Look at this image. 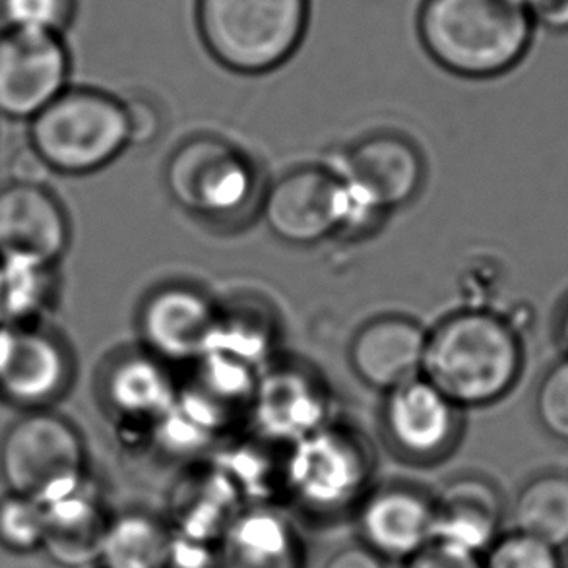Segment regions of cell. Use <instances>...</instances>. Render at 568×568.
Returning <instances> with one entry per match:
<instances>
[{
	"label": "cell",
	"mask_w": 568,
	"mask_h": 568,
	"mask_svg": "<svg viewBox=\"0 0 568 568\" xmlns=\"http://www.w3.org/2000/svg\"><path fill=\"white\" fill-rule=\"evenodd\" d=\"M523 367L515 326L487 308H462L427 331L422 377L464 412L505 398Z\"/></svg>",
	"instance_id": "obj_1"
},
{
	"label": "cell",
	"mask_w": 568,
	"mask_h": 568,
	"mask_svg": "<svg viewBox=\"0 0 568 568\" xmlns=\"http://www.w3.org/2000/svg\"><path fill=\"white\" fill-rule=\"evenodd\" d=\"M415 26L430 61L468 80L516 69L536 31L523 0H422Z\"/></svg>",
	"instance_id": "obj_2"
},
{
	"label": "cell",
	"mask_w": 568,
	"mask_h": 568,
	"mask_svg": "<svg viewBox=\"0 0 568 568\" xmlns=\"http://www.w3.org/2000/svg\"><path fill=\"white\" fill-rule=\"evenodd\" d=\"M194 22L207 54L235 74L261 77L300 51L311 0H194Z\"/></svg>",
	"instance_id": "obj_3"
},
{
	"label": "cell",
	"mask_w": 568,
	"mask_h": 568,
	"mask_svg": "<svg viewBox=\"0 0 568 568\" xmlns=\"http://www.w3.org/2000/svg\"><path fill=\"white\" fill-rule=\"evenodd\" d=\"M28 142L47 170L92 175L131 146L126 101L100 88L70 85L28 123Z\"/></svg>",
	"instance_id": "obj_4"
},
{
	"label": "cell",
	"mask_w": 568,
	"mask_h": 568,
	"mask_svg": "<svg viewBox=\"0 0 568 568\" xmlns=\"http://www.w3.org/2000/svg\"><path fill=\"white\" fill-rule=\"evenodd\" d=\"M84 438L53 409L23 412L0 440V476L12 495L53 505L84 487Z\"/></svg>",
	"instance_id": "obj_5"
},
{
	"label": "cell",
	"mask_w": 568,
	"mask_h": 568,
	"mask_svg": "<svg viewBox=\"0 0 568 568\" xmlns=\"http://www.w3.org/2000/svg\"><path fill=\"white\" fill-rule=\"evenodd\" d=\"M375 456L357 430L328 422L287 446L285 491L316 515L359 505L371 491Z\"/></svg>",
	"instance_id": "obj_6"
},
{
	"label": "cell",
	"mask_w": 568,
	"mask_h": 568,
	"mask_svg": "<svg viewBox=\"0 0 568 568\" xmlns=\"http://www.w3.org/2000/svg\"><path fill=\"white\" fill-rule=\"evenodd\" d=\"M165 186L185 212L223 225L245 217L258 200V171L241 148L202 134L173 150Z\"/></svg>",
	"instance_id": "obj_7"
},
{
	"label": "cell",
	"mask_w": 568,
	"mask_h": 568,
	"mask_svg": "<svg viewBox=\"0 0 568 568\" xmlns=\"http://www.w3.org/2000/svg\"><path fill=\"white\" fill-rule=\"evenodd\" d=\"M74 373L72 349L49 324H0V399L10 406L51 409Z\"/></svg>",
	"instance_id": "obj_8"
},
{
	"label": "cell",
	"mask_w": 568,
	"mask_h": 568,
	"mask_svg": "<svg viewBox=\"0 0 568 568\" xmlns=\"http://www.w3.org/2000/svg\"><path fill=\"white\" fill-rule=\"evenodd\" d=\"M261 214L272 235L287 245H316L346 233V185L331 168H295L270 185Z\"/></svg>",
	"instance_id": "obj_9"
},
{
	"label": "cell",
	"mask_w": 568,
	"mask_h": 568,
	"mask_svg": "<svg viewBox=\"0 0 568 568\" xmlns=\"http://www.w3.org/2000/svg\"><path fill=\"white\" fill-rule=\"evenodd\" d=\"M381 430L399 460L430 466L446 460L460 445L464 409L427 378L417 377L384 394Z\"/></svg>",
	"instance_id": "obj_10"
},
{
	"label": "cell",
	"mask_w": 568,
	"mask_h": 568,
	"mask_svg": "<svg viewBox=\"0 0 568 568\" xmlns=\"http://www.w3.org/2000/svg\"><path fill=\"white\" fill-rule=\"evenodd\" d=\"M72 77L67 36L0 28V116L30 123Z\"/></svg>",
	"instance_id": "obj_11"
},
{
	"label": "cell",
	"mask_w": 568,
	"mask_h": 568,
	"mask_svg": "<svg viewBox=\"0 0 568 568\" xmlns=\"http://www.w3.org/2000/svg\"><path fill=\"white\" fill-rule=\"evenodd\" d=\"M70 239V217L54 192L26 179L0 186L2 266L57 268Z\"/></svg>",
	"instance_id": "obj_12"
},
{
	"label": "cell",
	"mask_w": 568,
	"mask_h": 568,
	"mask_svg": "<svg viewBox=\"0 0 568 568\" xmlns=\"http://www.w3.org/2000/svg\"><path fill=\"white\" fill-rule=\"evenodd\" d=\"M217 318L220 307L196 285H158L142 300L136 316L142 349L170 367L200 362Z\"/></svg>",
	"instance_id": "obj_13"
},
{
	"label": "cell",
	"mask_w": 568,
	"mask_h": 568,
	"mask_svg": "<svg viewBox=\"0 0 568 568\" xmlns=\"http://www.w3.org/2000/svg\"><path fill=\"white\" fill-rule=\"evenodd\" d=\"M331 170L386 215L417 199L427 173L419 148L394 132L357 140Z\"/></svg>",
	"instance_id": "obj_14"
},
{
	"label": "cell",
	"mask_w": 568,
	"mask_h": 568,
	"mask_svg": "<svg viewBox=\"0 0 568 568\" xmlns=\"http://www.w3.org/2000/svg\"><path fill=\"white\" fill-rule=\"evenodd\" d=\"M357 530L384 561H407L435 538V495L412 484L371 489L357 505Z\"/></svg>",
	"instance_id": "obj_15"
},
{
	"label": "cell",
	"mask_w": 568,
	"mask_h": 568,
	"mask_svg": "<svg viewBox=\"0 0 568 568\" xmlns=\"http://www.w3.org/2000/svg\"><path fill=\"white\" fill-rule=\"evenodd\" d=\"M248 406L262 437L292 446L328 423L331 398L315 373L284 363L258 375Z\"/></svg>",
	"instance_id": "obj_16"
},
{
	"label": "cell",
	"mask_w": 568,
	"mask_h": 568,
	"mask_svg": "<svg viewBox=\"0 0 568 568\" xmlns=\"http://www.w3.org/2000/svg\"><path fill=\"white\" fill-rule=\"evenodd\" d=\"M427 328L406 315H378L359 326L347 362L365 386L386 392L422 377Z\"/></svg>",
	"instance_id": "obj_17"
},
{
	"label": "cell",
	"mask_w": 568,
	"mask_h": 568,
	"mask_svg": "<svg viewBox=\"0 0 568 568\" xmlns=\"http://www.w3.org/2000/svg\"><path fill=\"white\" fill-rule=\"evenodd\" d=\"M217 568H307L301 531L276 505L239 513L215 546Z\"/></svg>",
	"instance_id": "obj_18"
},
{
	"label": "cell",
	"mask_w": 568,
	"mask_h": 568,
	"mask_svg": "<svg viewBox=\"0 0 568 568\" xmlns=\"http://www.w3.org/2000/svg\"><path fill=\"white\" fill-rule=\"evenodd\" d=\"M179 394L170 365L142 347L116 355L101 378V398L111 414L129 427L162 423Z\"/></svg>",
	"instance_id": "obj_19"
},
{
	"label": "cell",
	"mask_w": 568,
	"mask_h": 568,
	"mask_svg": "<svg viewBox=\"0 0 568 568\" xmlns=\"http://www.w3.org/2000/svg\"><path fill=\"white\" fill-rule=\"evenodd\" d=\"M505 500L481 476L454 477L435 495V538L446 546L484 555L500 536Z\"/></svg>",
	"instance_id": "obj_20"
},
{
	"label": "cell",
	"mask_w": 568,
	"mask_h": 568,
	"mask_svg": "<svg viewBox=\"0 0 568 568\" xmlns=\"http://www.w3.org/2000/svg\"><path fill=\"white\" fill-rule=\"evenodd\" d=\"M109 526L111 518L100 500L82 487L67 499L47 505L41 549L59 567H88L100 559Z\"/></svg>",
	"instance_id": "obj_21"
},
{
	"label": "cell",
	"mask_w": 568,
	"mask_h": 568,
	"mask_svg": "<svg viewBox=\"0 0 568 568\" xmlns=\"http://www.w3.org/2000/svg\"><path fill=\"white\" fill-rule=\"evenodd\" d=\"M243 497L222 471L181 485L171 500L170 530L181 538L217 546L237 518Z\"/></svg>",
	"instance_id": "obj_22"
},
{
	"label": "cell",
	"mask_w": 568,
	"mask_h": 568,
	"mask_svg": "<svg viewBox=\"0 0 568 568\" xmlns=\"http://www.w3.org/2000/svg\"><path fill=\"white\" fill-rule=\"evenodd\" d=\"M516 530L561 549L568 546V476L549 471L524 485L515 505Z\"/></svg>",
	"instance_id": "obj_23"
},
{
	"label": "cell",
	"mask_w": 568,
	"mask_h": 568,
	"mask_svg": "<svg viewBox=\"0 0 568 568\" xmlns=\"http://www.w3.org/2000/svg\"><path fill=\"white\" fill-rule=\"evenodd\" d=\"M168 523L146 513L116 516L101 549V568H162L170 547Z\"/></svg>",
	"instance_id": "obj_24"
},
{
	"label": "cell",
	"mask_w": 568,
	"mask_h": 568,
	"mask_svg": "<svg viewBox=\"0 0 568 568\" xmlns=\"http://www.w3.org/2000/svg\"><path fill=\"white\" fill-rule=\"evenodd\" d=\"M2 324H49L57 301V268L2 266Z\"/></svg>",
	"instance_id": "obj_25"
},
{
	"label": "cell",
	"mask_w": 568,
	"mask_h": 568,
	"mask_svg": "<svg viewBox=\"0 0 568 568\" xmlns=\"http://www.w3.org/2000/svg\"><path fill=\"white\" fill-rule=\"evenodd\" d=\"M78 0H0V28L67 36L77 20Z\"/></svg>",
	"instance_id": "obj_26"
},
{
	"label": "cell",
	"mask_w": 568,
	"mask_h": 568,
	"mask_svg": "<svg viewBox=\"0 0 568 568\" xmlns=\"http://www.w3.org/2000/svg\"><path fill=\"white\" fill-rule=\"evenodd\" d=\"M45 530V507L12 495L0 500V544L18 554L41 547Z\"/></svg>",
	"instance_id": "obj_27"
},
{
	"label": "cell",
	"mask_w": 568,
	"mask_h": 568,
	"mask_svg": "<svg viewBox=\"0 0 568 568\" xmlns=\"http://www.w3.org/2000/svg\"><path fill=\"white\" fill-rule=\"evenodd\" d=\"M481 561L484 568H565L559 549L518 530L495 539Z\"/></svg>",
	"instance_id": "obj_28"
},
{
	"label": "cell",
	"mask_w": 568,
	"mask_h": 568,
	"mask_svg": "<svg viewBox=\"0 0 568 568\" xmlns=\"http://www.w3.org/2000/svg\"><path fill=\"white\" fill-rule=\"evenodd\" d=\"M536 414L551 437L568 443V355L541 378L536 394Z\"/></svg>",
	"instance_id": "obj_29"
},
{
	"label": "cell",
	"mask_w": 568,
	"mask_h": 568,
	"mask_svg": "<svg viewBox=\"0 0 568 568\" xmlns=\"http://www.w3.org/2000/svg\"><path fill=\"white\" fill-rule=\"evenodd\" d=\"M404 568H484L481 555L469 554L460 547L430 541L414 557L404 561Z\"/></svg>",
	"instance_id": "obj_30"
},
{
	"label": "cell",
	"mask_w": 568,
	"mask_h": 568,
	"mask_svg": "<svg viewBox=\"0 0 568 568\" xmlns=\"http://www.w3.org/2000/svg\"><path fill=\"white\" fill-rule=\"evenodd\" d=\"M162 568H217L215 546L181 538L171 531L170 547Z\"/></svg>",
	"instance_id": "obj_31"
},
{
	"label": "cell",
	"mask_w": 568,
	"mask_h": 568,
	"mask_svg": "<svg viewBox=\"0 0 568 568\" xmlns=\"http://www.w3.org/2000/svg\"><path fill=\"white\" fill-rule=\"evenodd\" d=\"M129 111V129H131V146L150 144L162 132V119L154 105L144 100H124Z\"/></svg>",
	"instance_id": "obj_32"
},
{
	"label": "cell",
	"mask_w": 568,
	"mask_h": 568,
	"mask_svg": "<svg viewBox=\"0 0 568 568\" xmlns=\"http://www.w3.org/2000/svg\"><path fill=\"white\" fill-rule=\"evenodd\" d=\"M536 28L568 33V0H523Z\"/></svg>",
	"instance_id": "obj_33"
},
{
	"label": "cell",
	"mask_w": 568,
	"mask_h": 568,
	"mask_svg": "<svg viewBox=\"0 0 568 568\" xmlns=\"http://www.w3.org/2000/svg\"><path fill=\"white\" fill-rule=\"evenodd\" d=\"M324 568H386V561L373 549L359 544V546H346L338 549L326 561Z\"/></svg>",
	"instance_id": "obj_34"
},
{
	"label": "cell",
	"mask_w": 568,
	"mask_h": 568,
	"mask_svg": "<svg viewBox=\"0 0 568 568\" xmlns=\"http://www.w3.org/2000/svg\"><path fill=\"white\" fill-rule=\"evenodd\" d=\"M559 338H561V344L567 349L568 355V305L562 311L561 321H559Z\"/></svg>",
	"instance_id": "obj_35"
},
{
	"label": "cell",
	"mask_w": 568,
	"mask_h": 568,
	"mask_svg": "<svg viewBox=\"0 0 568 568\" xmlns=\"http://www.w3.org/2000/svg\"><path fill=\"white\" fill-rule=\"evenodd\" d=\"M0 324H2V268H0Z\"/></svg>",
	"instance_id": "obj_36"
},
{
	"label": "cell",
	"mask_w": 568,
	"mask_h": 568,
	"mask_svg": "<svg viewBox=\"0 0 568 568\" xmlns=\"http://www.w3.org/2000/svg\"><path fill=\"white\" fill-rule=\"evenodd\" d=\"M565 568H568V555H567V565H565Z\"/></svg>",
	"instance_id": "obj_37"
}]
</instances>
